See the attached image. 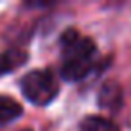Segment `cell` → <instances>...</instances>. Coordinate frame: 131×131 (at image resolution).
Listing matches in <instances>:
<instances>
[{"instance_id": "6da1fadb", "label": "cell", "mask_w": 131, "mask_h": 131, "mask_svg": "<svg viewBox=\"0 0 131 131\" xmlns=\"http://www.w3.org/2000/svg\"><path fill=\"white\" fill-rule=\"evenodd\" d=\"M95 43L77 32L67 29L61 36V75L67 81H81L95 68Z\"/></svg>"}, {"instance_id": "7a4b0ae2", "label": "cell", "mask_w": 131, "mask_h": 131, "mask_svg": "<svg viewBox=\"0 0 131 131\" xmlns=\"http://www.w3.org/2000/svg\"><path fill=\"white\" fill-rule=\"evenodd\" d=\"M20 88H22V93L36 106L50 104L59 93V86L54 74L40 68L25 74L20 81Z\"/></svg>"}, {"instance_id": "3957f363", "label": "cell", "mask_w": 131, "mask_h": 131, "mask_svg": "<svg viewBox=\"0 0 131 131\" xmlns=\"http://www.w3.org/2000/svg\"><path fill=\"white\" fill-rule=\"evenodd\" d=\"M27 52L15 47V49H9V50H4V52H0V75H6L20 67L25 65L27 61Z\"/></svg>"}, {"instance_id": "277c9868", "label": "cell", "mask_w": 131, "mask_h": 131, "mask_svg": "<svg viewBox=\"0 0 131 131\" xmlns=\"http://www.w3.org/2000/svg\"><path fill=\"white\" fill-rule=\"evenodd\" d=\"M24 108L18 101H15L13 97L7 95H0V124H7L16 120L22 115Z\"/></svg>"}, {"instance_id": "5b68a950", "label": "cell", "mask_w": 131, "mask_h": 131, "mask_svg": "<svg viewBox=\"0 0 131 131\" xmlns=\"http://www.w3.org/2000/svg\"><path fill=\"white\" fill-rule=\"evenodd\" d=\"M79 131H120L118 126L101 115H90L79 124Z\"/></svg>"}, {"instance_id": "8992f818", "label": "cell", "mask_w": 131, "mask_h": 131, "mask_svg": "<svg viewBox=\"0 0 131 131\" xmlns=\"http://www.w3.org/2000/svg\"><path fill=\"white\" fill-rule=\"evenodd\" d=\"M99 102H101V106L110 108V110L118 108L122 104V92H120V88L117 84H111V83L104 84L101 93H99Z\"/></svg>"}]
</instances>
